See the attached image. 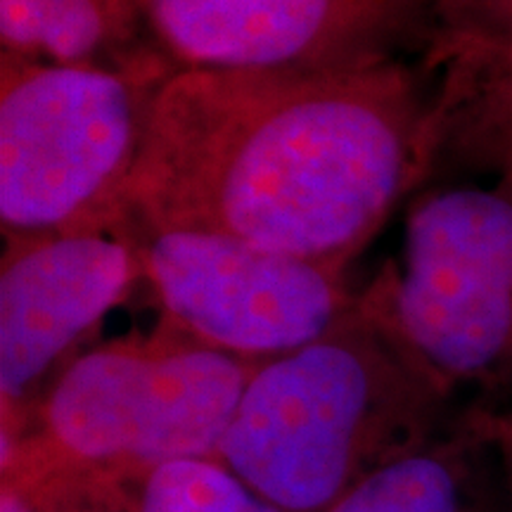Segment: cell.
Here are the masks:
<instances>
[{
    "instance_id": "obj_14",
    "label": "cell",
    "mask_w": 512,
    "mask_h": 512,
    "mask_svg": "<svg viewBox=\"0 0 512 512\" xmlns=\"http://www.w3.org/2000/svg\"><path fill=\"white\" fill-rule=\"evenodd\" d=\"M470 406L496 451L503 484V512H512V406L494 408L482 403H470Z\"/></svg>"
},
{
    "instance_id": "obj_15",
    "label": "cell",
    "mask_w": 512,
    "mask_h": 512,
    "mask_svg": "<svg viewBox=\"0 0 512 512\" xmlns=\"http://www.w3.org/2000/svg\"><path fill=\"white\" fill-rule=\"evenodd\" d=\"M41 512H133V496H64L43 503Z\"/></svg>"
},
{
    "instance_id": "obj_5",
    "label": "cell",
    "mask_w": 512,
    "mask_h": 512,
    "mask_svg": "<svg viewBox=\"0 0 512 512\" xmlns=\"http://www.w3.org/2000/svg\"><path fill=\"white\" fill-rule=\"evenodd\" d=\"M494 174L415 197L361 306L446 392L498 408L512 406V155Z\"/></svg>"
},
{
    "instance_id": "obj_2",
    "label": "cell",
    "mask_w": 512,
    "mask_h": 512,
    "mask_svg": "<svg viewBox=\"0 0 512 512\" xmlns=\"http://www.w3.org/2000/svg\"><path fill=\"white\" fill-rule=\"evenodd\" d=\"M453 399L358 299L325 335L256 366L216 458L285 512H325L439 432Z\"/></svg>"
},
{
    "instance_id": "obj_16",
    "label": "cell",
    "mask_w": 512,
    "mask_h": 512,
    "mask_svg": "<svg viewBox=\"0 0 512 512\" xmlns=\"http://www.w3.org/2000/svg\"><path fill=\"white\" fill-rule=\"evenodd\" d=\"M0 512H41V505L17 479L0 475Z\"/></svg>"
},
{
    "instance_id": "obj_11",
    "label": "cell",
    "mask_w": 512,
    "mask_h": 512,
    "mask_svg": "<svg viewBox=\"0 0 512 512\" xmlns=\"http://www.w3.org/2000/svg\"><path fill=\"white\" fill-rule=\"evenodd\" d=\"M439 159L494 171L512 155V64L437 74Z\"/></svg>"
},
{
    "instance_id": "obj_6",
    "label": "cell",
    "mask_w": 512,
    "mask_h": 512,
    "mask_svg": "<svg viewBox=\"0 0 512 512\" xmlns=\"http://www.w3.org/2000/svg\"><path fill=\"white\" fill-rule=\"evenodd\" d=\"M162 320L211 349L268 361L325 335L358 306L349 266L207 230L136 228Z\"/></svg>"
},
{
    "instance_id": "obj_9",
    "label": "cell",
    "mask_w": 512,
    "mask_h": 512,
    "mask_svg": "<svg viewBox=\"0 0 512 512\" xmlns=\"http://www.w3.org/2000/svg\"><path fill=\"white\" fill-rule=\"evenodd\" d=\"M325 512H503L489 437L465 406L420 444L351 486Z\"/></svg>"
},
{
    "instance_id": "obj_1",
    "label": "cell",
    "mask_w": 512,
    "mask_h": 512,
    "mask_svg": "<svg viewBox=\"0 0 512 512\" xmlns=\"http://www.w3.org/2000/svg\"><path fill=\"white\" fill-rule=\"evenodd\" d=\"M427 76L406 60L342 72L178 69L152 107L126 226L207 230L351 266L437 164Z\"/></svg>"
},
{
    "instance_id": "obj_10",
    "label": "cell",
    "mask_w": 512,
    "mask_h": 512,
    "mask_svg": "<svg viewBox=\"0 0 512 512\" xmlns=\"http://www.w3.org/2000/svg\"><path fill=\"white\" fill-rule=\"evenodd\" d=\"M0 53L124 69L164 50L138 0H0Z\"/></svg>"
},
{
    "instance_id": "obj_12",
    "label": "cell",
    "mask_w": 512,
    "mask_h": 512,
    "mask_svg": "<svg viewBox=\"0 0 512 512\" xmlns=\"http://www.w3.org/2000/svg\"><path fill=\"white\" fill-rule=\"evenodd\" d=\"M133 512H285L219 458H185L157 467L133 494Z\"/></svg>"
},
{
    "instance_id": "obj_3",
    "label": "cell",
    "mask_w": 512,
    "mask_h": 512,
    "mask_svg": "<svg viewBox=\"0 0 512 512\" xmlns=\"http://www.w3.org/2000/svg\"><path fill=\"white\" fill-rule=\"evenodd\" d=\"M261 361L211 349L159 318L155 330L88 347L55 377L0 475L38 505L133 496L157 467L216 458Z\"/></svg>"
},
{
    "instance_id": "obj_13",
    "label": "cell",
    "mask_w": 512,
    "mask_h": 512,
    "mask_svg": "<svg viewBox=\"0 0 512 512\" xmlns=\"http://www.w3.org/2000/svg\"><path fill=\"white\" fill-rule=\"evenodd\" d=\"M512 62V0H434L430 74Z\"/></svg>"
},
{
    "instance_id": "obj_7",
    "label": "cell",
    "mask_w": 512,
    "mask_h": 512,
    "mask_svg": "<svg viewBox=\"0 0 512 512\" xmlns=\"http://www.w3.org/2000/svg\"><path fill=\"white\" fill-rule=\"evenodd\" d=\"M178 69L342 72L425 57L434 0H138Z\"/></svg>"
},
{
    "instance_id": "obj_4",
    "label": "cell",
    "mask_w": 512,
    "mask_h": 512,
    "mask_svg": "<svg viewBox=\"0 0 512 512\" xmlns=\"http://www.w3.org/2000/svg\"><path fill=\"white\" fill-rule=\"evenodd\" d=\"M176 72L166 53L124 69L0 53L3 240L124 228L152 107Z\"/></svg>"
},
{
    "instance_id": "obj_8",
    "label": "cell",
    "mask_w": 512,
    "mask_h": 512,
    "mask_svg": "<svg viewBox=\"0 0 512 512\" xmlns=\"http://www.w3.org/2000/svg\"><path fill=\"white\" fill-rule=\"evenodd\" d=\"M145 280L126 226L3 240L0 256V453L27 432L43 394Z\"/></svg>"
}]
</instances>
